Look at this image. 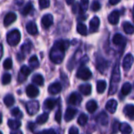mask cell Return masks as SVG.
I'll return each instance as SVG.
<instances>
[{
	"instance_id": "obj_1",
	"label": "cell",
	"mask_w": 134,
	"mask_h": 134,
	"mask_svg": "<svg viewBox=\"0 0 134 134\" xmlns=\"http://www.w3.org/2000/svg\"><path fill=\"white\" fill-rule=\"evenodd\" d=\"M70 42L66 39H60L57 41L52 47L49 53L50 60L57 64H60L64 58V53L69 48Z\"/></svg>"
},
{
	"instance_id": "obj_2",
	"label": "cell",
	"mask_w": 134,
	"mask_h": 134,
	"mask_svg": "<svg viewBox=\"0 0 134 134\" xmlns=\"http://www.w3.org/2000/svg\"><path fill=\"white\" fill-rule=\"evenodd\" d=\"M121 79V76H120V70H119V62L116 63L113 71H112V75L111 77V82H110V89H109V95H113L116 93L118 87H119V84Z\"/></svg>"
},
{
	"instance_id": "obj_3",
	"label": "cell",
	"mask_w": 134,
	"mask_h": 134,
	"mask_svg": "<svg viewBox=\"0 0 134 134\" xmlns=\"http://www.w3.org/2000/svg\"><path fill=\"white\" fill-rule=\"evenodd\" d=\"M6 41L11 46H16L20 41V32L17 29H13L8 32L6 35Z\"/></svg>"
},
{
	"instance_id": "obj_4",
	"label": "cell",
	"mask_w": 134,
	"mask_h": 134,
	"mask_svg": "<svg viewBox=\"0 0 134 134\" xmlns=\"http://www.w3.org/2000/svg\"><path fill=\"white\" fill-rule=\"evenodd\" d=\"M96 67L100 73L104 74L109 67V62L103 57L98 56L96 58Z\"/></svg>"
},
{
	"instance_id": "obj_5",
	"label": "cell",
	"mask_w": 134,
	"mask_h": 134,
	"mask_svg": "<svg viewBox=\"0 0 134 134\" xmlns=\"http://www.w3.org/2000/svg\"><path fill=\"white\" fill-rule=\"evenodd\" d=\"M26 110L29 115H35L39 110V103L38 100H30L26 103Z\"/></svg>"
},
{
	"instance_id": "obj_6",
	"label": "cell",
	"mask_w": 134,
	"mask_h": 134,
	"mask_svg": "<svg viewBox=\"0 0 134 134\" xmlns=\"http://www.w3.org/2000/svg\"><path fill=\"white\" fill-rule=\"evenodd\" d=\"M77 78L86 81L88 79H90L92 76V72L91 71L86 68V67H82L80 68L78 71H77V74H76Z\"/></svg>"
},
{
	"instance_id": "obj_7",
	"label": "cell",
	"mask_w": 134,
	"mask_h": 134,
	"mask_svg": "<svg viewBox=\"0 0 134 134\" xmlns=\"http://www.w3.org/2000/svg\"><path fill=\"white\" fill-rule=\"evenodd\" d=\"M31 70L26 65H24L20 68V72L18 74V82H23L27 78V76L30 75Z\"/></svg>"
},
{
	"instance_id": "obj_8",
	"label": "cell",
	"mask_w": 134,
	"mask_h": 134,
	"mask_svg": "<svg viewBox=\"0 0 134 134\" xmlns=\"http://www.w3.org/2000/svg\"><path fill=\"white\" fill-rule=\"evenodd\" d=\"M134 61L133 56L131 54V53H128L126 55V57H124L123 59V61H122V68L125 71H129L132 65H133V63Z\"/></svg>"
},
{
	"instance_id": "obj_9",
	"label": "cell",
	"mask_w": 134,
	"mask_h": 134,
	"mask_svg": "<svg viewBox=\"0 0 134 134\" xmlns=\"http://www.w3.org/2000/svg\"><path fill=\"white\" fill-rule=\"evenodd\" d=\"M53 23V15L49 14V13H47L46 15H44L42 17V20H41V24H42V26L43 28L45 29H47L49 28Z\"/></svg>"
},
{
	"instance_id": "obj_10",
	"label": "cell",
	"mask_w": 134,
	"mask_h": 134,
	"mask_svg": "<svg viewBox=\"0 0 134 134\" xmlns=\"http://www.w3.org/2000/svg\"><path fill=\"white\" fill-rule=\"evenodd\" d=\"M119 17H120V12L117 9L112 11L109 15H108V21L110 24L115 25L119 23Z\"/></svg>"
},
{
	"instance_id": "obj_11",
	"label": "cell",
	"mask_w": 134,
	"mask_h": 134,
	"mask_svg": "<svg viewBox=\"0 0 134 134\" xmlns=\"http://www.w3.org/2000/svg\"><path fill=\"white\" fill-rule=\"evenodd\" d=\"M82 100V98L80 94H79L78 93H72L69 97L68 103L71 105H79L81 103Z\"/></svg>"
},
{
	"instance_id": "obj_12",
	"label": "cell",
	"mask_w": 134,
	"mask_h": 134,
	"mask_svg": "<svg viewBox=\"0 0 134 134\" xmlns=\"http://www.w3.org/2000/svg\"><path fill=\"white\" fill-rule=\"evenodd\" d=\"M26 93H27V97H29L31 98H34V97H36L38 95L39 90L35 86L28 85L27 86V88H26Z\"/></svg>"
},
{
	"instance_id": "obj_13",
	"label": "cell",
	"mask_w": 134,
	"mask_h": 134,
	"mask_svg": "<svg viewBox=\"0 0 134 134\" xmlns=\"http://www.w3.org/2000/svg\"><path fill=\"white\" fill-rule=\"evenodd\" d=\"M16 19V15L15 13L13 12H9L5 16V18H4V20H3V24L5 27H8L12 23H13Z\"/></svg>"
},
{
	"instance_id": "obj_14",
	"label": "cell",
	"mask_w": 134,
	"mask_h": 134,
	"mask_svg": "<svg viewBox=\"0 0 134 134\" xmlns=\"http://www.w3.org/2000/svg\"><path fill=\"white\" fill-rule=\"evenodd\" d=\"M112 42L115 45L119 46H124L126 43V40L125 39V38L121 34H119V33L115 34L113 36Z\"/></svg>"
},
{
	"instance_id": "obj_15",
	"label": "cell",
	"mask_w": 134,
	"mask_h": 134,
	"mask_svg": "<svg viewBox=\"0 0 134 134\" xmlns=\"http://www.w3.org/2000/svg\"><path fill=\"white\" fill-rule=\"evenodd\" d=\"M62 90V86L60 82H53L52 83L49 88H48V91L50 94H53V95H55V94H57L59 93Z\"/></svg>"
},
{
	"instance_id": "obj_16",
	"label": "cell",
	"mask_w": 134,
	"mask_h": 134,
	"mask_svg": "<svg viewBox=\"0 0 134 134\" xmlns=\"http://www.w3.org/2000/svg\"><path fill=\"white\" fill-rule=\"evenodd\" d=\"M96 121H97L99 124H100L101 126H107L108 123V116L107 113L104 112V111H102L101 113H100V114L97 116Z\"/></svg>"
},
{
	"instance_id": "obj_17",
	"label": "cell",
	"mask_w": 134,
	"mask_h": 134,
	"mask_svg": "<svg viewBox=\"0 0 134 134\" xmlns=\"http://www.w3.org/2000/svg\"><path fill=\"white\" fill-rule=\"evenodd\" d=\"M78 111L75 109V108H68L66 111H65V115H64V119L66 122H70L71 121L74 117L76 115Z\"/></svg>"
},
{
	"instance_id": "obj_18",
	"label": "cell",
	"mask_w": 134,
	"mask_h": 134,
	"mask_svg": "<svg viewBox=\"0 0 134 134\" xmlns=\"http://www.w3.org/2000/svg\"><path fill=\"white\" fill-rule=\"evenodd\" d=\"M117 106H118V102L115 100L111 99V100H109L107 102V104H106V109H107V111L108 112H110L111 114H114L116 111Z\"/></svg>"
},
{
	"instance_id": "obj_19",
	"label": "cell",
	"mask_w": 134,
	"mask_h": 134,
	"mask_svg": "<svg viewBox=\"0 0 134 134\" xmlns=\"http://www.w3.org/2000/svg\"><path fill=\"white\" fill-rule=\"evenodd\" d=\"M26 30L28 34L31 35H35L38 34V27L35 22L30 21L26 24Z\"/></svg>"
},
{
	"instance_id": "obj_20",
	"label": "cell",
	"mask_w": 134,
	"mask_h": 134,
	"mask_svg": "<svg viewBox=\"0 0 134 134\" xmlns=\"http://www.w3.org/2000/svg\"><path fill=\"white\" fill-rule=\"evenodd\" d=\"M100 26V19L98 16H94L90 22V31L91 32H95L98 30Z\"/></svg>"
},
{
	"instance_id": "obj_21",
	"label": "cell",
	"mask_w": 134,
	"mask_h": 134,
	"mask_svg": "<svg viewBox=\"0 0 134 134\" xmlns=\"http://www.w3.org/2000/svg\"><path fill=\"white\" fill-rule=\"evenodd\" d=\"M80 93L83 95H90L92 92V86L90 84H83V85H81L79 86V88Z\"/></svg>"
},
{
	"instance_id": "obj_22",
	"label": "cell",
	"mask_w": 134,
	"mask_h": 134,
	"mask_svg": "<svg viewBox=\"0 0 134 134\" xmlns=\"http://www.w3.org/2000/svg\"><path fill=\"white\" fill-rule=\"evenodd\" d=\"M57 104V100L56 99L48 98L44 102V107H45L46 109L52 110V109H53V108L56 106Z\"/></svg>"
},
{
	"instance_id": "obj_23",
	"label": "cell",
	"mask_w": 134,
	"mask_h": 134,
	"mask_svg": "<svg viewBox=\"0 0 134 134\" xmlns=\"http://www.w3.org/2000/svg\"><path fill=\"white\" fill-rule=\"evenodd\" d=\"M123 112H124V114H125L127 117H129V118H130V119L133 118L134 105H133V104H127V105H126L125 108H124V109H123Z\"/></svg>"
},
{
	"instance_id": "obj_24",
	"label": "cell",
	"mask_w": 134,
	"mask_h": 134,
	"mask_svg": "<svg viewBox=\"0 0 134 134\" xmlns=\"http://www.w3.org/2000/svg\"><path fill=\"white\" fill-rule=\"evenodd\" d=\"M119 130L121 131V133L122 134H130L132 133L131 126L128 123H126V122L120 123Z\"/></svg>"
},
{
	"instance_id": "obj_25",
	"label": "cell",
	"mask_w": 134,
	"mask_h": 134,
	"mask_svg": "<svg viewBox=\"0 0 134 134\" xmlns=\"http://www.w3.org/2000/svg\"><path fill=\"white\" fill-rule=\"evenodd\" d=\"M97 109V102L95 100H91L87 102V104H86V110L90 113L93 114V112L96 111Z\"/></svg>"
},
{
	"instance_id": "obj_26",
	"label": "cell",
	"mask_w": 134,
	"mask_h": 134,
	"mask_svg": "<svg viewBox=\"0 0 134 134\" xmlns=\"http://www.w3.org/2000/svg\"><path fill=\"white\" fill-rule=\"evenodd\" d=\"M107 87V83L104 80H99L97 83V91L98 93H103Z\"/></svg>"
},
{
	"instance_id": "obj_27",
	"label": "cell",
	"mask_w": 134,
	"mask_h": 134,
	"mask_svg": "<svg viewBox=\"0 0 134 134\" xmlns=\"http://www.w3.org/2000/svg\"><path fill=\"white\" fill-rule=\"evenodd\" d=\"M3 101H4L5 105L6 107L9 108V107H12V106L13 105V104H14V102H15V99H14V97H13V95L8 94V95H6V96L4 97Z\"/></svg>"
},
{
	"instance_id": "obj_28",
	"label": "cell",
	"mask_w": 134,
	"mask_h": 134,
	"mask_svg": "<svg viewBox=\"0 0 134 134\" xmlns=\"http://www.w3.org/2000/svg\"><path fill=\"white\" fill-rule=\"evenodd\" d=\"M8 126H9V127L11 129V130H17V129H19L20 127V126H21V122H20V121H19V120H16V119H15V120H13V119H9V120H8Z\"/></svg>"
},
{
	"instance_id": "obj_29",
	"label": "cell",
	"mask_w": 134,
	"mask_h": 134,
	"mask_svg": "<svg viewBox=\"0 0 134 134\" xmlns=\"http://www.w3.org/2000/svg\"><path fill=\"white\" fill-rule=\"evenodd\" d=\"M33 9H34V7H33V4L31 2H27L24 6V8L21 9V14L22 15H24V16H26V15H27V14H29L32 10H33Z\"/></svg>"
},
{
	"instance_id": "obj_30",
	"label": "cell",
	"mask_w": 134,
	"mask_h": 134,
	"mask_svg": "<svg viewBox=\"0 0 134 134\" xmlns=\"http://www.w3.org/2000/svg\"><path fill=\"white\" fill-rule=\"evenodd\" d=\"M29 65L32 69H35L39 67V61L38 60V57L36 55H33L30 59H29Z\"/></svg>"
},
{
	"instance_id": "obj_31",
	"label": "cell",
	"mask_w": 134,
	"mask_h": 134,
	"mask_svg": "<svg viewBox=\"0 0 134 134\" xmlns=\"http://www.w3.org/2000/svg\"><path fill=\"white\" fill-rule=\"evenodd\" d=\"M32 82L35 84H36V85H38L39 86H42L44 84V79H43L42 75H41L40 74H36V75H35L33 76Z\"/></svg>"
},
{
	"instance_id": "obj_32",
	"label": "cell",
	"mask_w": 134,
	"mask_h": 134,
	"mask_svg": "<svg viewBox=\"0 0 134 134\" xmlns=\"http://www.w3.org/2000/svg\"><path fill=\"white\" fill-rule=\"evenodd\" d=\"M122 26H123V30H124V31H125L126 34L131 35V34H133L134 32V27L132 25L131 23H130V22H128V21L124 22Z\"/></svg>"
},
{
	"instance_id": "obj_33",
	"label": "cell",
	"mask_w": 134,
	"mask_h": 134,
	"mask_svg": "<svg viewBox=\"0 0 134 134\" xmlns=\"http://www.w3.org/2000/svg\"><path fill=\"white\" fill-rule=\"evenodd\" d=\"M77 31L79 34H80L81 35H84V36L87 35V33H88L86 26L82 23H79L77 24Z\"/></svg>"
},
{
	"instance_id": "obj_34",
	"label": "cell",
	"mask_w": 134,
	"mask_h": 134,
	"mask_svg": "<svg viewBox=\"0 0 134 134\" xmlns=\"http://www.w3.org/2000/svg\"><path fill=\"white\" fill-rule=\"evenodd\" d=\"M48 119H49V114L45 112V113H42V115H40L37 117L36 122L38 125H42V124H44L45 122H46Z\"/></svg>"
},
{
	"instance_id": "obj_35",
	"label": "cell",
	"mask_w": 134,
	"mask_h": 134,
	"mask_svg": "<svg viewBox=\"0 0 134 134\" xmlns=\"http://www.w3.org/2000/svg\"><path fill=\"white\" fill-rule=\"evenodd\" d=\"M132 90V86L130 82H126L123 84L122 87V90H121V92L122 93V95L124 96H127Z\"/></svg>"
},
{
	"instance_id": "obj_36",
	"label": "cell",
	"mask_w": 134,
	"mask_h": 134,
	"mask_svg": "<svg viewBox=\"0 0 134 134\" xmlns=\"http://www.w3.org/2000/svg\"><path fill=\"white\" fill-rule=\"evenodd\" d=\"M87 122H88V116L86 114L82 113L78 118V124L83 126L87 123Z\"/></svg>"
},
{
	"instance_id": "obj_37",
	"label": "cell",
	"mask_w": 134,
	"mask_h": 134,
	"mask_svg": "<svg viewBox=\"0 0 134 134\" xmlns=\"http://www.w3.org/2000/svg\"><path fill=\"white\" fill-rule=\"evenodd\" d=\"M11 114L12 115H13L14 117L17 118V119H21L23 117V114L22 111L18 108H15L11 111Z\"/></svg>"
},
{
	"instance_id": "obj_38",
	"label": "cell",
	"mask_w": 134,
	"mask_h": 134,
	"mask_svg": "<svg viewBox=\"0 0 134 134\" xmlns=\"http://www.w3.org/2000/svg\"><path fill=\"white\" fill-rule=\"evenodd\" d=\"M31 48V43H24V45L21 46V51L23 53V54H26V53H29L30 50Z\"/></svg>"
},
{
	"instance_id": "obj_39",
	"label": "cell",
	"mask_w": 134,
	"mask_h": 134,
	"mask_svg": "<svg viewBox=\"0 0 134 134\" xmlns=\"http://www.w3.org/2000/svg\"><path fill=\"white\" fill-rule=\"evenodd\" d=\"M13 66V62L10 58H6L3 62V68L5 70H9Z\"/></svg>"
},
{
	"instance_id": "obj_40",
	"label": "cell",
	"mask_w": 134,
	"mask_h": 134,
	"mask_svg": "<svg viewBox=\"0 0 134 134\" xmlns=\"http://www.w3.org/2000/svg\"><path fill=\"white\" fill-rule=\"evenodd\" d=\"M11 81V75L9 73H5L2 75V82L3 85H7Z\"/></svg>"
},
{
	"instance_id": "obj_41",
	"label": "cell",
	"mask_w": 134,
	"mask_h": 134,
	"mask_svg": "<svg viewBox=\"0 0 134 134\" xmlns=\"http://www.w3.org/2000/svg\"><path fill=\"white\" fill-rule=\"evenodd\" d=\"M38 4H39V6H40V9H46V8H48L49 6V4H50V2L49 0H39L38 1Z\"/></svg>"
},
{
	"instance_id": "obj_42",
	"label": "cell",
	"mask_w": 134,
	"mask_h": 134,
	"mask_svg": "<svg viewBox=\"0 0 134 134\" xmlns=\"http://www.w3.org/2000/svg\"><path fill=\"white\" fill-rule=\"evenodd\" d=\"M72 12L74 13H82L81 10V5L79 2H75L72 5Z\"/></svg>"
},
{
	"instance_id": "obj_43",
	"label": "cell",
	"mask_w": 134,
	"mask_h": 134,
	"mask_svg": "<svg viewBox=\"0 0 134 134\" xmlns=\"http://www.w3.org/2000/svg\"><path fill=\"white\" fill-rule=\"evenodd\" d=\"M81 5V10H82V13L85 11H86V9H88V5H89V1L87 0H82L80 2Z\"/></svg>"
},
{
	"instance_id": "obj_44",
	"label": "cell",
	"mask_w": 134,
	"mask_h": 134,
	"mask_svg": "<svg viewBox=\"0 0 134 134\" xmlns=\"http://www.w3.org/2000/svg\"><path fill=\"white\" fill-rule=\"evenodd\" d=\"M100 9V2H97V1L93 2L92 5H91V9H92L93 11L96 12V11H98Z\"/></svg>"
},
{
	"instance_id": "obj_45",
	"label": "cell",
	"mask_w": 134,
	"mask_h": 134,
	"mask_svg": "<svg viewBox=\"0 0 134 134\" xmlns=\"http://www.w3.org/2000/svg\"><path fill=\"white\" fill-rule=\"evenodd\" d=\"M61 118H62L61 110L59 109V110L56 112V115H55V120H56L58 123H60V122H61Z\"/></svg>"
},
{
	"instance_id": "obj_46",
	"label": "cell",
	"mask_w": 134,
	"mask_h": 134,
	"mask_svg": "<svg viewBox=\"0 0 134 134\" xmlns=\"http://www.w3.org/2000/svg\"><path fill=\"white\" fill-rule=\"evenodd\" d=\"M119 126H120V124H119V122L118 121H115V122H114L113 126H112V130H113L114 133H116L117 131L119 130Z\"/></svg>"
},
{
	"instance_id": "obj_47",
	"label": "cell",
	"mask_w": 134,
	"mask_h": 134,
	"mask_svg": "<svg viewBox=\"0 0 134 134\" xmlns=\"http://www.w3.org/2000/svg\"><path fill=\"white\" fill-rule=\"evenodd\" d=\"M68 134H79V130H78V128H76L75 126H71L69 129Z\"/></svg>"
},
{
	"instance_id": "obj_48",
	"label": "cell",
	"mask_w": 134,
	"mask_h": 134,
	"mask_svg": "<svg viewBox=\"0 0 134 134\" xmlns=\"http://www.w3.org/2000/svg\"><path fill=\"white\" fill-rule=\"evenodd\" d=\"M27 127H28V129H29L31 132H34V129H35V124L34 122H29Z\"/></svg>"
},
{
	"instance_id": "obj_49",
	"label": "cell",
	"mask_w": 134,
	"mask_h": 134,
	"mask_svg": "<svg viewBox=\"0 0 134 134\" xmlns=\"http://www.w3.org/2000/svg\"><path fill=\"white\" fill-rule=\"evenodd\" d=\"M43 134H57L56 132L54 131V130L53 129H49V130H46L45 131H43Z\"/></svg>"
},
{
	"instance_id": "obj_50",
	"label": "cell",
	"mask_w": 134,
	"mask_h": 134,
	"mask_svg": "<svg viewBox=\"0 0 134 134\" xmlns=\"http://www.w3.org/2000/svg\"><path fill=\"white\" fill-rule=\"evenodd\" d=\"M24 54H22V53H17L16 55V58L19 61H22L24 59Z\"/></svg>"
},
{
	"instance_id": "obj_51",
	"label": "cell",
	"mask_w": 134,
	"mask_h": 134,
	"mask_svg": "<svg viewBox=\"0 0 134 134\" xmlns=\"http://www.w3.org/2000/svg\"><path fill=\"white\" fill-rule=\"evenodd\" d=\"M119 2H120V0H116V1L110 0V1H109V3H110L111 5H116V4H118V3H119Z\"/></svg>"
},
{
	"instance_id": "obj_52",
	"label": "cell",
	"mask_w": 134,
	"mask_h": 134,
	"mask_svg": "<svg viewBox=\"0 0 134 134\" xmlns=\"http://www.w3.org/2000/svg\"><path fill=\"white\" fill-rule=\"evenodd\" d=\"M10 134H23V133L21 131H16V132H13Z\"/></svg>"
},
{
	"instance_id": "obj_53",
	"label": "cell",
	"mask_w": 134,
	"mask_h": 134,
	"mask_svg": "<svg viewBox=\"0 0 134 134\" xmlns=\"http://www.w3.org/2000/svg\"><path fill=\"white\" fill-rule=\"evenodd\" d=\"M66 2H67L68 4H74V3H75L74 1H67Z\"/></svg>"
},
{
	"instance_id": "obj_54",
	"label": "cell",
	"mask_w": 134,
	"mask_h": 134,
	"mask_svg": "<svg viewBox=\"0 0 134 134\" xmlns=\"http://www.w3.org/2000/svg\"><path fill=\"white\" fill-rule=\"evenodd\" d=\"M1 50H2V55H1V57H2V55H3V46H2V45H1Z\"/></svg>"
},
{
	"instance_id": "obj_55",
	"label": "cell",
	"mask_w": 134,
	"mask_h": 134,
	"mask_svg": "<svg viewBox=\"0 0 134 134\" xmlns=\"http://www.w3.org/2000/svg\"><path fill=\"white\" fill-rule=\"evenodd\" d=\"M133 18H134V7H133Z\"/></svg>"
}]
</instances>
